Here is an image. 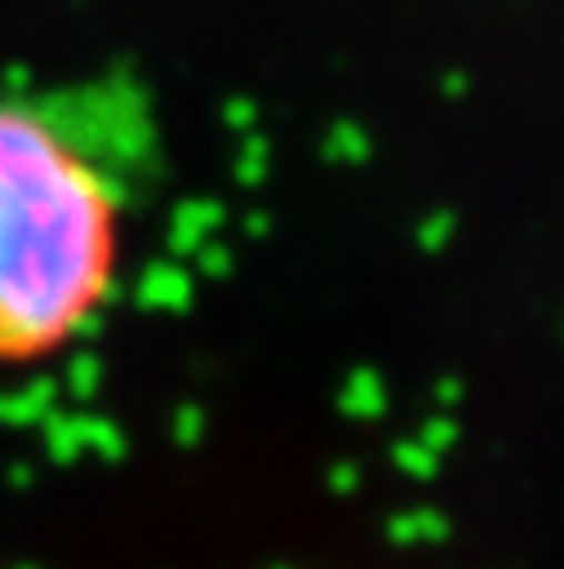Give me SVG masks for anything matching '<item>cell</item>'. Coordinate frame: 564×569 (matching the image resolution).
<instances>
[{
	"mask_svg": "<svg viewBox=\"0 0 564 569\" xmlns=\"http://www.w3.org/2000/svg\"><path fill=\"white\" fill-rule=\"evenodd\" d=\"M120 271L107 173L40 111L0 102V365L75 342Z\"/></svg>",
	"mask_w": 564,
	"mask_h": 569,
	"instance_id": "cell-1",
	"label": "cell"
}]
</instances>
